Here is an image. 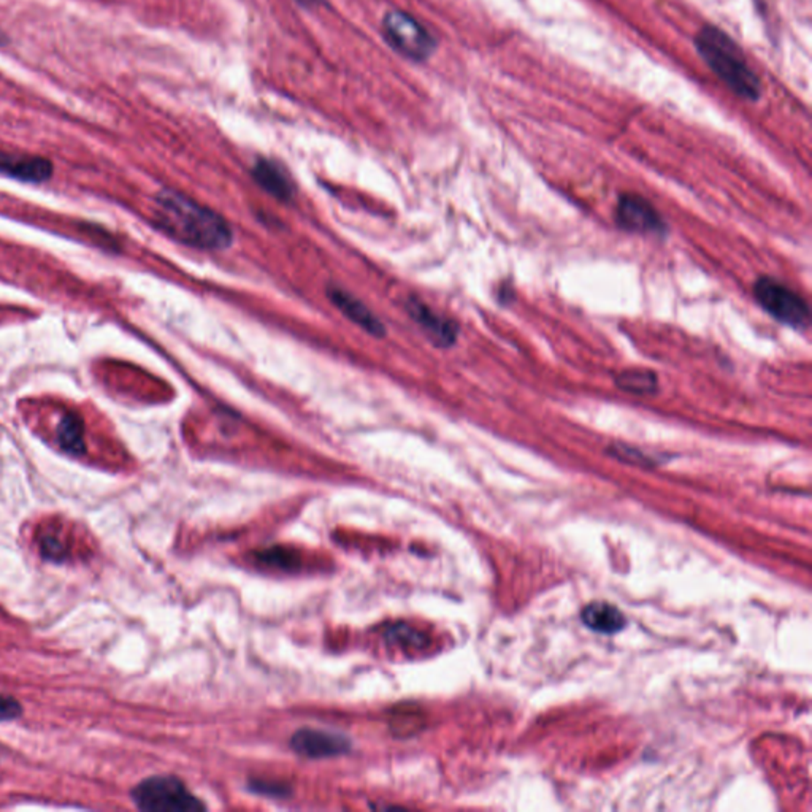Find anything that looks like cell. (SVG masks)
Wrapping results in <instances>:
<instances>
[{"instance_id":"obj_1","label":"cell","mask_w":812,"mask_h":812,"mask_svg":"<svg viewBox=\"0 0 812 812\" xmlns=\"http://www.w3.org/2000/svg\"><path fill=\"white\" fill-rule=\"evenodd\" d=\"M154 213L164 232L191 248L219 251L233 243L232 227L226 219L174 189L159 192Z\"/></svg>"},{"instance_id":"obj_14","label":"cell","mask_w":812,"mask_h":812,"mask_svg":"<svg viewBox=\"0 0 812 812\" xmlns=\"http://www.w3.org/2000/svg\"><path fill=\"white\" fill-rule=\"evenodd\" d=\"M616 384L622 391L636 394V395H647V394L657 391L659 379L655 377L654 371L630 369L624 370L622 373L617 375Z\"/></svg>"},{"instance_id":"obj_12","label":"cell","mask_w":812,"mask_h":812,"mask_svg":"<svg viewBox=\"0 0 812 812\" xmlns=\"http://www.w3.org/2000/svg\"><path fill=\"white\" fill-rule=\"evenodd\" d=\"M582 622L594 632L611 633L621 632L624 629L625 617L614 605L606 602H594L587 605L581 613Z\"/></svg>"},{"instance_id":"obj_18","label":"cell","mask_w":812,"mask_h":812,"mask_svg":"<svg viewBox=\"0 0 812 812\" xmlns=\"http://www.w3.org/2000/svg\"><path fill=\"white\" fill-rule=\"evenodd\" d=\"M23 715V707L18 699L8 695H0V722H10Z\"/></svg>"},{"instance_id":"obj_2","label":"cell","mask_w":812,"mask_h":812,"mask_svg":"<svg viewBox=\"0 0 812 812\" xmlns=\"http://www.w3.org/2000/svg\"><path fill=\"white\" fill-rule=\"evenodd\" d=\"M695 46L709 68L737 96L753 102L759 100L761 96L759 76L729 34L715 26H707L697 34Z\"/></svg>"},{"instance_id":"obj_15","label":"cell","mask_w":812,"mask_h":812,"mask_svg":"<svg viewBox=\"0 0 812 812\" xmlns=\"http://www.w3.org/2000/svg\"><path fill=\"white\" fill-rule=\"evenodd\" d=\"M40 552L42 556L53 560V562H64L68 557V546L60 540V536L54 532H46L40 536Z\"/></svg>"},{"instance_id":"obj_9","label":"cell","mask_w":812,"mask_h":812,"mask_svg":"<svg viewBox=\"0 0 812 812\" xmlns=\"http://www.w3.org/2000/svg\"><path fill=\"white\" fill-rule=\"evenodd\" d=\"M327 297L332 301V305L340 309L343 316L347 317L357 327H361L362 331L367 332L377 339H381L386 335V327L381 323V319L363 301L354 297L353 293L339 286H331L327 287Z\"/></svg>"},{"instance_id":"obj_16","label":"cell","mask_w":812,"mask_h":812,"mask_svg":"<svg viewBox=\"0 0 812 812\" xmlns=\"http://www.w3.org/2000/svg\"><path fill=\"white\" fill-rule=\"evenodd\" d=\"M299 557L293 554V550H283V548H273V550H262L259 554V560L263 564L270 565L275 568H283V570H293L299 565Z\"/></svg>"},{"instance_id":"obj_7","label":"cell","mask_w":812,"mask_h":812,"mask_svg":"<svg viewBox=\"0 0 812 812\" xmlns=\"http://www.w3.org/2000/svg\"><path fill=\"white\" fill-rule=\"evenodd\" d=\"M406 311L414 323L421 327V331L426 333V337L435 345L436 347L448 349L454 347L457 337H459V325L454 323L449 317L443 316L436 313L435 309L430 308L419 299H408L406 301Z\"/></svg>"},{"instance_id":"obj_20","label":"cell","mask_w":812,"mask_h":812,"mask_svg":"<svg viewBox=\"0 0 812 812\" xmlns=\"http://www.w3.org/2000/svg\"><path fill=\"white\" fill-rule=\"evenodd\" d=\"M297 2L305 7H315L317 4H323V0H297Z\"/></svg>"},{"instance_id":"obj_13","label":"cell","mask_w":812,"mask_h":812,"mask_svg":"<svg viewBox=\"0 0 812 812\" xmlns=\"http://www.w3.org/2000/svg\"><path fill=\"white\" fill-rule=\"evenodd\" d=\"M58 443L67 454L82 456L86 451L84 444V422L76 413H66L60 418L56 429Z\"/></svg>"},{"instance_id":"obj_4","label":"cell","mask_w":812,"mask_h":812,"mask_svg":"<svg viewBox=\"0 0 812 812\" xmlns=\"http://www.w3.org/2000/svg\"><path fill=\"white\" fill-rule=\"evenodd\" d=\"M753 297L776 321L797 331H805L811 323L809 305L801 295L771 277H760L753 285Z\"/></svg>"},{"instance_id":"obj_6","label":"cell","mask_w":812,"mask_h":812,"mask_svg":"<svg viewBox=\"0 0 812 812\" xmlns=\"http://www.w3.org/2000/svg\"><path fill=\"white\" fill-rule=\"evenodd\" d=\"M617 226L632 233H663L665 223L651 202L636 194H622L616 207Z\"/></svg>"},{"instance_id":"obj_19","label":"cell","mask_w":812,"mask_h":812,"mask_svg":"<svg viewBox=\"0 0 812 812\" xmlns=\"http://www.w3.org/2000/svg\"><path fill=\"white\" fill-rule=\"evenodd\" d=\"M251 789L256 790L257 793H269V795H273V797H285L287 793V789L285 785H277L275 783H262V781H257V783H251Z\"/></svg>"},{"instance_id":"obj_21","label":"cell","mask_w":812,"mask_h":812,"mask_svg":"<svg viewBox=\"0 0 812 812\" xmlns=\"http://www.w3.org/2000/svg\"><path fill=\"white\" fill-rule=\"evenodd\" d=\"M4 38H5V35L0 32V43H4Z\"/></svg>"},{"instance_id":"obj_17","label":"cell","mask_w":812,"mask_h":812,"mask_svg":"<svg viewBox=\"0 0 812 812\" xmlns=\"http://www.w3.org/2000/svg\"><path fill=\"white\" fill-rule=\"evenodd\" d=\"M386 636L391 639L392 643H400L402 646L419 647L424 644V638H422L421 633L416 632L414 629L408 627V625H394L386 632Z\"/></svg>"},{"instance_id":"obj_5","label":"cell","mask_w":812,"mask_h":812,"mask_svg":"<svg viewBox=\"0 0 812 812\" xmlns=\"http://www.w3.org/2000/svg\"><path fill=\"white\" fill-rule=\"evenodd\" d=\"M386 42L402 56L416 62H424L435 53L436 40L416 18L405 12L394 10L383 20Z\"/></svg>"},{"instance_id":"obj_3","label":"cell","mask_w":812,"mask_h":812,"mask_svg":"<svg viewBox=\"0 0 812 812\" xmlns=\"http://www.w3.org/2000/svg\"><path fill=\"white\" fill-rule=\"evenodd\" d=\"M138 809L150 812H196L205 805L174 776H154L130 792Z\"/></svg>"},{"instance_id":"obj_8","label":"cell","mask_w":812,"mask_h":812,"mask_svg":"<svg viewBox=\"0 0 812 812\" xmlns=\"http://www.w3.org/2000/svg\"><path fill=\"white\" fill-rule=\"evenodd\" d=\"M293 751L308 759H329L347 753L351 743L343 735L324 730L303 729L293 733L291 739Z\"/></svg>"},{"instance_id":"obj_10","label":"cell","mask_w":812,"mask_h":812,"mask_svg":"<svg viewBox=\"0 0 812 812\" xmlns=\"http://www.w3.org/2000/svg\"><path fill=\"white\" fill-rule=\"evenodd\" d=\"M251 176L257 184L279 202H291L295 194L293 180L283 167L271 159H257L251 168Z\"/></svg>"},{"instance_id":"obj_11","label":"cell","mask_w":812,"mask_h":812,"mask_svg":"<svg viewBox=\"0 0 812 812\" xmlns=\"http://www.w3.org/2000/svg\"><path fill=\"white\" fill-rule=\"evenodd\" d=\"M0 174L27 183H42L53 175V164L45 158L0 151Z\"/></svg>"}]
</instances>
